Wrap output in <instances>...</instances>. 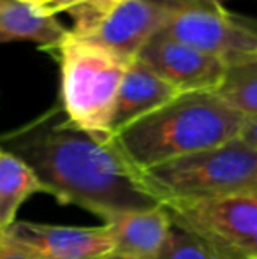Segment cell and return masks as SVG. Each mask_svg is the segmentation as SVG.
Listing matches in <instances>:
<instances>
[{
	"mask_svg": "<svg viewBox=\"0 0 257 259\" xmlns=\"http://www.w3.org/2000/svg\"><path fill=\"white\" fill-rule=\"evenodd\" d=\"M0 147L30 167L42 192L62 205L92 211L104 222L159 205L118 152L72 125L62 108L0 136Z\"/></svg>",
	"mask_w": 257,
	"mask_h": 259,
	"instance_id": "cell-1",
	"label": "cell"
},
{
	"mask_svg": "<svg viewBox=\"0 0 257 259\" xmlns=\"http://www.w3.org/2000/svg\"><path fill=\"white\" fill-rule=\"evenodd\" d=\"M243 122L245 115L217 92H185L115 133L108 143L137 173L236 140Z\"/></svg>",
	"mask_w": 257,
	"mask_h": 259,
	"instance_id": "cell-2",
	"label": "cell"
},
{
	"mask_svg": "<svg viewBox=\"0 0 257 259\" xmlns=\"http://www.w3.org/2000/svg\"><path fill=\"white\" fill-rule=\"evenodd\" d=\"M52 53L60 65V108L65 118L97 140L110 141L117 96L130 58L72 30Z\"/></svg>",
	"mask_w": 257,
	"mask_h": 259,
	"instance_id": "cell-3",
	"label": "cell"
},
{
	"mask_svg": "<svg viewBox=\"0 0 257 259\" xmlns=\"http://www.w3.org/2000/svg\"><path fill=\"white\" fill-rule=\"evenodd\" d=\"M136 175L141 187L159 203L257 194V148L236 138Z\"/></svg>",
	"mask_w": 257,
	"mask_h": 259,
	"instance_id": "cell-4",
	"label": "cell"
},
{
	"mask_svg": "<svg viewBox=\"0 0 257 259\" xmlns=\"http://www.w3.org/2000/svg\"><path fill=\"white\" fill-rule=\"evenodd\" d=\"M162 205L173 224L197 236L219 259H257V194Z\"/></svg>",
	"mask_w": 257,
	"mask_h": 259,
	"instance_id": "cell-5",
	"label": "cell"
},
{
	"mask_svg": "<svg viewBox=\"0 0 257 259\" xmlns=\"http://www.w3.org/2000/svg\"><path fill=\"white\" fill-rule=\"evenodd\" d=\"M161 32L219 58L227 67L257 53L255 21L208 0H180Z\"/></svg>",
	"mask_w": 257,
	"mask_h": 259,
	"instance_id": "cell-6",
	"label": "cell"
},
{
	"mask_svg": "<svg viewBox=\"0 0 257 259\" xmlns=\"http://www.w3.org/2000/svg\"><path fill=\"white\" fill-rule=\"evenodd\" d=\"M136 58L182 94L217 92L227 71L222 60L176 41L164 32L155 34Z\"/></svg>",
	"mask_w": 257,
	"mask_h": 259,
	"instance_id": "cell-7",
	"label": "cell"
},
{
	"mask_svg": "<svg viewBox=\"0 0 257 259\" xmlns=\"http://www.w3.org/2000/svg\"><path fill=\"white\" fill-rule=\"evenodd\" d=\"M4 240L27 247L42 259H106L113 256L115 242L108 226L74 228L39 222H14Z\"/></svg>",
	"mask_w": 257,
	"mask_h": 259,
	"instance_id": "cell-8",
	"label": "cell"
},
{
	"mask_svg": "<svg viewBox=\"0 0 257 259\" xmlns=\"http://www.w3.org/2000/svg\"><path fill=\"white\" fill-rule=\"evenodd\" d=\"M180 0H129L90 34L83 35L125 58H136L143 46L164 28Z\"/></svg>",
	"mask_w": 257,
	"mask_h": 259,
	"instance_id": "cell-9",
	"label": "cell"
},
{
	"mask_svg": "<svg viewBox=\"0 0 257 259\" xmlns=\"http://www.w3.org/2000/svg\"><path fill=\"white\" fill-rule=\"evenodd\" d=\"M113 235V256L155 259L171 229V219L162 203L146 210L129 211L106 222Z\"/></svg>",
	"mask_w": 257,
	"mask_h": 259,
	"instance_id": "cell-10",
	"label": "cell"
},
{
	"mask_svg": "<svg viewBox=\"0 0 257 259\" xmlns=\"http://www.w3.org/2000/svg\"><path fill=\"white\" fill-rule=\"evenodd\" d=\"M182 92L159 78L143 62L137 58L130 60L117 96L111 120V136L137 118L173 101Z\"/></svg>",
	"mask_w": 257,
	"mask_h": 259,
	"instance_id": "cell-11",
	"label": "cell"
},
{
	"mask_svg": "<svg viewBox=\"0 0 257 259\" xmlns=\"http://www.w3.org/2000/svg\"><path fill=\"white\" fill-rule=\"evenodd\" d=\"M69 30L46 13L20 0H0V42H34L52 52L65 39Z\"/></svg>",
	"mask_w": 257,
	"mask_h": 259,
	"instance_id": "cell-12",
	"label": "cell"
},
{
	"mask_svg": "<svg viewBox=\"0 0 257 259\" xmlns=\"http://www.w3.org/2000/svg\"><path fill=\"white\" fill-rule=\"evenodd\" d=\"M35 192L42 189L30 167L0 147V235L16 222L20 206Z\"/></svg>",
	"mask_w": 257,
	"mask_h": 259,
	"instance_id": "cell-13",
	"label": "cell"
},
{
	"mask_svg": "<svg viewBox=\"0 0 257 259\" xmlns=\"http://www.w3.org/2000/svg\"><path fill=\"white\" fill-rule=\"evenodd\" d=\"M217 94L241 115H257V53L229 65Z\"/></svg>",
	"mask_w": 257,
	"mask_h": 259,
	"instance_id": "cell-14",
	"label": "cell"
},
{
	"mask_svg": "<svg viewBox=\"0 0 257 259\" xmlns=\"http://www.w3.org/2000/svg\"><path fill=\"white\" fill-rule=\"evenodd\" d=\"M125 2L129 0H59L53 6L46 7L44 11L53 16H57L59 13L69 14L74 23L72 32L86 35L95 30L108 16H111Z\"/></svg>",
	"mask_w": 257,
	"mask_h": 259,
	"instance_id": "cell-15",
	"label": "cell"
},
{
	"mask_svg": "<svg viewBox=\"0 0 257 259\" xmlns=\"http://www.w3.org/2000/svg\"><path fill=\"white\" fill-rule=\"evenodd\" d=\"M155 259H219L206 243L187 229L173 224L164 245Z\"/></svg>",
	"mask_w": 257,
	"mask_h": 259,
	"instance_id": "cell-16",
	"label": "cell"
},
{
	"mask_svg": "<svg viewBox=\"0 0 257 259\" xmlns=\"http://www.w3.org/2000/svg\"><path fill=\"white\" fill-rule=\"evenodd\" d=\"M0 259H42V257H39L37 254L32 252L27 247H21L18 243L4 240V243L0 245Z\"/></svg>",
	"mask_w": 257,
	"mask_h": 259,
	"instance_id": "cell-17",
	"label": "cell"
},
{
	"mask_svg": "<svg viewBox=\"0 0 257 259\" xmlns=\"http://www.w3.org/2000/svg\"><path fill=\"white\" fill-rule=\"evenodd\" d=\"M238 138H240L241 141H245V143L257 148V115L245 116L243 127H241L240 136Z\"/></svg>",
	"mask_w": 257,
	"mask_h": 259,
	"instance_id": "cell-18",
	"label": "cell"
},
{
	"mask_svg": "<svg viewBox=\"0 0 257 259\" xmlns=\"http://www.w3.org/2000/svg\"><path fill=\"white\" fill-rule=\"evenodd\" d=\"M20 2H25V4H30V6L42 7V9H46V7L53 6V4L59 2V0H20Z\"/></svg>",
	"mask_w": 257,
	"mask_h": 259,
	"instance_id": "cell-19",
	"label": "cell"
},
{
	"mask_svg": "<svg viewBox=\"0 0 257 259\" xmlns=\"http://www.w3.org/2000/svg\"><path fill=\"white\" fill-rule=\"evenodd\" d=\"M106 259H125V257H118V256H110V257H106Z\"/></svg>",
	"mask_w": 257,
	"mask_h": 259,
	"instance_id": "cell-20",
	"label": "cell"
},
{
	"mask_svg": "<svg viewBox=\"0 0 257 259\" xmlns=\"http://www.w3.org/2000/svg\"><path fill=\"white\" fill-rule=\"evenodd\" d=\"M4 243V235H0V245Z\"/></svg>",
	"mask_w": 257,
	"mask_h": 259,
	"instance_id": "cell-21",
	"label": "cell"
},
{
	"mask_svg": "<svg viewBox=\"0 0 257 259\" xmlns=\"http://www.w3.org/2000/svg\"><path fill=\"white\" fill-rule=\"evenodd\" d=\"M208 2H217V4H220L222 0H208Z\"/></svg>",
	"mask_w": 257,
	"mask_h": 259,
	"instance_id": "cell-22",
	"label": "cell"
}]
</instances>
